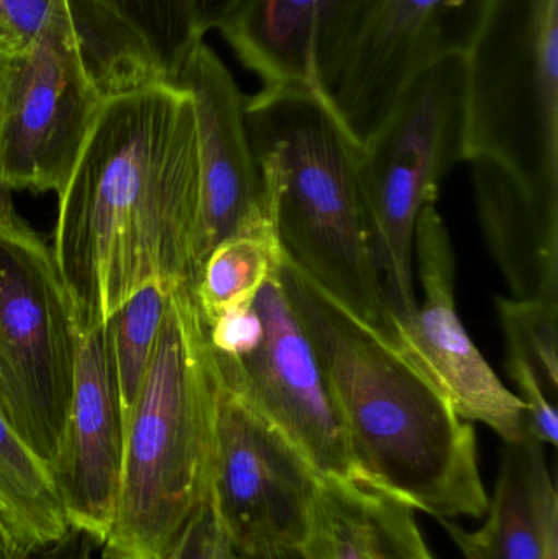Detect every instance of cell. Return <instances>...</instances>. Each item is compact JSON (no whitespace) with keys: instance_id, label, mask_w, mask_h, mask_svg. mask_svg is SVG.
<instances>
[{"instance_id":"obj_26","label":"cell","mask_w":558,"mask_h":559,"mask_svg":"<svg viewBox=\"0 0 558 559\" xmlns=\"http://www.w3.org/2000/svg\"><path fill=\"white\" fill-rule=\"evenodd\" d=\"M95 547L97 545L91 537L71 528L62 540L29 554L15 555L12 559H92Z\"/></svg>"},{"instance_id":"obj_23","label":"cell","mask_w":558,"mask_h":559,"mask_svg":"<svg viewBox=\"0 0 558 559\" xmlns=\"http://www.w3.org/2000/svg\"><path fill=\"white\" fill-rule=\"evenodd\" d=\"M508 352L523 357L550 393H558V301L497 298Z\"/></svg>"},{"instance_id":"obj_29","label":"cell","mask_w":558,"mask_h":559,"mask_svg":"<svg viewBox=\"0 0 558 559\" xmlns=\"http://www.w3.org/2000/svg\"><path fill=\"white\" fill-rule=\"evenodd\" d=\"M205 3V16H206V26L213 28L218 16L222 15L225 7L228 5L229 0H203Z\"/></svg>"},{"instance_id":"obj_8","label":"cell","mask_w":558,"mask_h":559,"mask_svg":"<svg viewBox=\"0 0 558 559\" xmlns=\"http://www.w3.org/2000/svg\"><path fill=\"white\" fill-rule=\"evenodd\" d=\"M278 265L251 305L206 325L216 370L321 478L356 481L343 417Z\"/></svg>"},{"instance_id":"obj_15","label":"cell","mask_w":558,"mask_h":559,"mask_svg":"<svg viewBox=\"0 0 558 559\" xmlns=\"http://www.w3.org/2000/svg\"><path fill=\"white\" fill-rule=\"evenodd\" d=\"M367 0H229L213 28L262 87L327 92Z\"/></svg>"},{"instance_id":"obj_30","label":"cell","mask_w":558,"mask_h":559,"mask_svg":"<svg viewBox=\"0 0 558 559\" xmlns=\"http://www.w3.org/2000/svg\"><path fill=\"white\" fill-rule=\"evenodd\" d=\"M13 58L0 52V107H2L3 95L9 84L10 71H12Z\"/></svg>"},{"instance_id":"obj_31","label":"cell","mask_w":558,"mask_h":559,"mask_svg":"<svg viewBox=\"0 0 558 559\" xmlns=\"http://www.w3.org/2000/svg\"><path fill=\"white\" fill-rule=\"evenodd\" d=\"M216 559H236L231 542H229L228 535L223 531L222 525H219L218 551H216Z\"/></svg>"},{"instance_id":"obj_4","label":"cell","mask_w":558,"mask_h":559,"mask_svg":"<svg viewBox=\"0 0 558 559\" xmlns=\"http://www.w3.org/2000/svg\"><path fill=\"white\" fill-rule=\"evenodd\" d=\"M218 370L192 286H177L124 420L120 489L100 559H169L212 496Z\"/></svg>"},{"instance_id":"obj_10","label":"cell","mask_w":558,"mask_h":559,"mask_svg":"<svg viewBox=\"0 0 558 559\" xmlns=\"http://www.w3.org/2000/svg\"><path fill=\"white\" fill-rule=\"evenodd\" d=\"M497 0H367L328 85L331 107L359 147L403 88L444 56L471 51Z\"/></svg>"},{"instance_id":"obj_20","label":"cell","mask_w":558,"mask_h":559,"mask_svg":"<svg viewBox=\"0 0 558 559\" xmlns=\"http://www.w3.org/2000/svg\"><path fill=\"white\" fill-rule=\"evenodd\" d=\"M94 15L176 79L190 49L205 38L203 0H88Z\"/></svg>"},{"instance_id":"obj_28","label":"cell","mask_w":558,"mask_h":559,"mask_svg":"<svg viewBox=\"0 0 558 559\" xmlns=\"http://www.w3.org/2000/svg\"><path fill=\"white\" fill-rule=\"evenodd\" d=\"M19 554H25V551H20L19 547H16L9 522H7L5 515H3L2 509H0V559H12Z\"/></svg>"},{"instance_id":"obj_7","label":"cell","mask_w":558,"mask_h":559,"mask_svg":"<svg viewBox=\"0 0 558 559\" xmlns=\"http://www.w3.org/2000/svg\"><path fill=\"white\" fill-rule=\"evenodd\" d=\"M78 337L51 246L0 195V414L48 468L68 429Z\"/></svg>"},{"instance_id":"obj_27","label":"cell","mask_w":558,"mask_h":559,"mask_svg":"<svg viewBox=\"0 0 558 559\" xmlns=\"http://www.w3.org/2000/svg\"><path fill=\"white\" fill-rule=\"evenodd\" d=\"M236 559H308L300 545H262V547L235 548Z\"/></svg>"},{"instance_id":"obj_22","label":"cell","mask_w":558,"mask_h":559,"mask_svg":"<svg viewBox=\"0 0 558 559\" xmlns=\"http://www.w3.org/2000/svg\"><path fill=\"white\" fill-rule=\"evenodd\" d=\"M173 289L151 283L131 296L107 322L108 355L121 426L143 384Z\"/></svg>"},{"instance_id":"obj_2","label":"cell","mask_w":558,"mask_h":559,"mask_svg":"<svg viewBox=\"0 0 558 559\" xmlns=\"http://www.w3.org/2000/svg\"><path fill=\"white\" fill-rule=\"evenodd\" d=\"M278 277L343 417L356 481L438 521L487 515L474 427L431 378L284 259Z\"/></svg>"},{"instance_id":"obj_17","label":"cell","mask_w":558,"mask_h":559,"mask_svg":"<svg viewBox=\"0 0 558 559\" xmlns=\"http://www.w3.org/2000/svg\"><path fill=\"white\" fill-rule=\"evenodd\" d=\"M301 548L308 559H435L412 506L346 479L318 483Z\"/></svg>"},{"instance_id":"obj_18","label":"cell","mask_w":558,"mask_h":559,"mask_svg":"<svg viewBox=\"0 0 558 559\" xmlns=\"http://www.w3.org/2000/svg\"><path fill=\"white\" fill-rule=\"evenodd\" d=\"M485 238L514 299L558 301V216L494 164L471 160Z\"/></svg>"},{"instance_id":"obj_11","label":"cell","mask_w":558,"mask_h":559,"mask_svg":"<svg viewBox=\"0 0 558 559\" xmlns=\"http://www.w3.org/2000/svg\"><path fill=\"white\" fill-rule=\"evenodd\" d=\"M218 380L212 502L219 525L235 548L301 547L321 476Z\"/></svg>"},{"instance_id":"obj_19","label":"cell","mask_w":558,"mask_h":559,"mask_svg":"<svg viewBox=\"0 0 558 559\" xmlns=\"http://www.w3.org/2000/svg\"><path fill=\"white\" fill-rule=\"evenodd\" d=\"M0 509L20 551L39 550L69 534L51 472L0 414Z\"/></svg>"},{"instance_id":"obj_13","label":"cell","mask_w":558,"mask_h":559,"mask_svg":"<svg viewBox=\"0 0 558 559\" xmlns=\"http://www.w3.org/2000/svg\"><path fill=\"white\" fill-rule=\"evenodd\" d=\"M176 81L189 88L199 134L202 206L197 236V271L226 239L272 231L264 187L245 118V95L222 59L197 43Z\"/></svg>"},{"instance_id":"obj_3","label":"cell","mask_w":558,"mask_h":559,"mask_svg":"<svg viewBox=\"0 0 558 559\" xmlns=\"http://www.w3.org/2000/svg\"><path fill=\"white\" fill-rule=\"evenodd\" d=\"M246 128L281 258L328 298L399 347L377 269L359 177V144L323 92L262 87Z\"/></svg>"},{"instance_id":"obj_16","label":"cell","mask_w":558,"mask_h":559,"mask_svg":"<svg viewBox=\"0 0 558 559\" xmlns=\"http://www.w3.org/2000/svg\"><path fill=\"white\" fill-rule=\"evenodd\" d=\"M487 514L477 531L439 521L465 559H558V496L543 443L504 442Z\"/></svg>"},{"instance_id":"obj_5","label":"cell","mask_w":558,"mask_h":559,"mask_svg":"<svg viewBox=\"0 0 558 559\" xmlns=\"http://www.w3.org/2000/svg\"><path fill=\"white\" fill-rule=\"evenodd\" d=\"M467 56L465 163L558 216V0H497Z\"/></svg>"},{"instance_id":"obj_6","label":"cell","mask_w":558,"mask_h":559,"mask_svg":"<svg viewBox=\"0 0 558 559\" xmlns=\"http://www.w3.org/2000/svg\"><path fill=\"white\" fill-rule=\"evenodd\" d=\"M468 56L455 52L423 69L360 147L359 177L377 269L396 325L418 299L413 286L419 213L438 202L467 146Z\"/></svg>"},{"instance_id":"obj_14","label":"cell","mask_w":558,"mask_h":559,"mask_svg":"<svg viewBox=\"0 0 558 559\" xmlns=\"http://www.w3.org/2000/svg\"><path fill=\"white\" fill-rule=\"evenodd\" d=\"M123 430L111 378L107 325L79 329L68 429L52 481L69 527L98 548L114 524L120 489Z\"/></svg>"},{"instance_id":"obj_25","label":"cell","mask_w":558,"mask_h":559,"mask_svg":"<svg viewBox=\"0 0 558 559\" xmlns=\"http://www.w3.org/2000/svg\"><path fill=\"white\" fill-rule=\"evenodd\" d=\"M219 522L212 496L180 532L169 559H216Z\"/></svg>"},{"instance_id":"obj_24","label":"cell","mask_w":558,"mask_h":559,"mask_svg":"<svg viewBox=\"0 0 558 559\" xmlns=\"http://www.w3.org/2000/svg\"><path fill=\"white\" fill-rule=\"evenodd\" d=\"M55 0H0V52L16 58L45 29Z\"/></svg>"},{"instance_id":"obj_9","label":"cell","mask_w":558,"mask_h":559,"mask_svg":"<svg viewBox=\"0 0 558 559\" xmlns=\"http://www.w3.org/2000/svg\"><path fill=\"white\" fill-rule=\"evenodd\" d=\"M97 104L74 0H55L45 29L13 58L0 107V189L58 193Z\"/></svg>"},{"instance_id":"obj_21","label":"cell","mask_w":558,"mask_h":559,"mask_svg":"<svg viewBox=\"0 0 558 559\" xmlns=\"http://www.w3.org/2000/svg\"><path fill=\"white\" fill-rule=\"evenodd\" d=\"M281 259L272 231L235 236L216 246L193 288L205 324L251 305Z\"/></svg>"},{"instance_id":"obj_12","label":"cell","mask_w":558,"mask_h":559,"mask_svg":"<svg viewBox=\"0 0 558 559\" xmlns=\"http://www.w3.org/2000/svg\"><path fill=\"white\" fill-rule=\"evenodd\" d=\"M415 255L423 299L396 325L400 350L431 378L461 419L485 424L504 442L523 440L526 404L504 386L459 318L454 251L436 203L419 213Z\"/></svg>"},{"instance_id":"obj_1","label":"cell","mask_w":558,"mask_h":559,"mask_svg":"<svg viewBox=\"0 0 558 559\" xmlns=\"http://www.w3.org/2000/svg\"><path fill=\"white\" fill-rule=\"evenodd\" d=\"M58 192L52 255L79 329L105 328L144 286L195 288L202 206L195 105L153 58L117 46Z\"/></svg>"}]
</instances>
